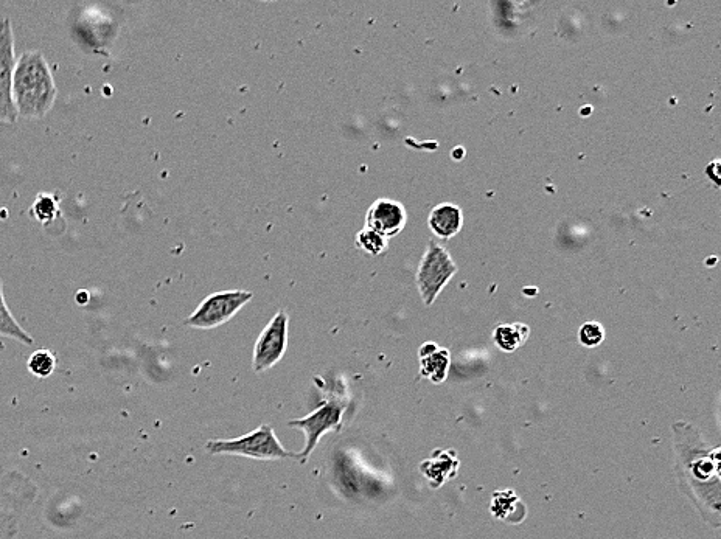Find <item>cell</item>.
I'll use <instances>...</instances> for the list:
<instances>
[{"mask_svg":"<svg viewBox=\"0 0 721 539\" xmlns=\"http://www.w3.org/2000/svg\"><path fill=\"white\" fill-rule=\"evenodd\" d=\"M406 223H408V213L405 206L394 199H377L367 210V229L380 233L386 240L397 237L398 233L403 232Z\"/></svg>","mask_w":721,"mask_h":539,"instance_id":"cell-10","label":"cell"},{"mask_svg":"<svg viewBox=\"0 0 721 539\" xmlns=\"http://www.w3.org/2000/svg\"><path fill=\"white\" fill-rule=\"evenodd\" d=\"M288 325H290L288 313L280 310L260 333L255 342L254 358H252L255 373L266 372L282 361L288 348Z\"/></svg>","mask_w":721,"mask_h":539,"instance_id":"cell-8","label":"cell"},{"mask_svg":"<svg viewBox=\"0 0 721 539\" xmlns=\"http://www.w3.org/2000/svg\"><path fill=\"white\" fill-rule=\"evenodd\" d=\"M529 338V327L524 324L501 325L493 333L495 344L502 352L512 353L518 350L521 345L526 344Z\"/></svg>","mask_w":721,"mask_h":539,"instance_id":"cell-14","label":"cell"},{"mask_svg":"<svg viewBox=\"0 0 721 539\" xmlns=\"http://www.w3.org/2000/svg\"><path fill=\"white\" fill-rule=\"evenodd\" d=\"M56 84L46 56L28 50L16 60L13 72V101L18 117L38 120L52 111Z\"/></svg>","mask_w":721,"mask_h":539,"instance_id":"cell-2","label":"cell"},{"mask_svg":"<svg viewBox=\"0 0 721 539\" xmlns=\"http://www.w3.org/2000/svg\"><path fill=\"white\" fill-rule=\"evenodd\" d=\"M254 294L249 291H221V293L210 294L203 303L193 311L192 316L187 317L185 324L198 330H212L227 324L232 317L237 316L238 311L251 302Z\"/></svg>","mask_w":721,"mask_h":539,"instance_id":"cell-6","label":"cell"},{"mask_svg":"<svg viewBox=\"0 0 721 539\" xmlns=\"http://www.w3.org/2000/svg\"><path fill=\"white\" fill-rule=\"evenodd\" d=\"M356 247L366 252V254L377 257V255L384 254L387 251L389 244H387L386 238L381 237L380 233L373 232V230L366 227L356 235Z\"/></svg>","mask_w":721,"mask_h":539,"instance_id":"cell-17","label":"cell"},{"mask_svg":"<svg viewBox=\"0 0 721 539\" xmlns=\"http://www.w3.org/2000/svg\"><path fill=\"white\" fill-rule=\"evenodd\" d=\"M14 66L13 25L10 18H0V123L8 125H16L19 119L13 101Z\"/></svg>","mask_w":721,"mask_h":539,"instance_id":"cell-9","label":"cell"},{"mask_svg":"<svg viewBox=\"0 0 721 539\" xmlns=\"http://www.w3.org/2000/svg\"><path fill=\"white\" fill-rule=\"evenodd\" d=\"M420 364H422L423 376L434 383H442L450 369V353L446 348H440L434 342H428L420 348Z\"/></svg>","mask_w":721,"mask_h":539,"instance_id":"cell-12","label":"cell"},{"mask_svg":"<svg viewBox=\"0 0 721 539\" xmlns=\"http://www.w3.org/2000/svg\"><path fill=\"white\" fill-rule=\"evenodd\" d=\"M605 339V330L599 322H586L580 327L579 341L583 347L594 348L599 347Z\"/></svg>","mask_w":721,"mask_h":539,"instance_id":"cell-18","label":"cell"},{"mask_svg":"<svg viewBox=\"0 0 721 539\" xmlns=\"http://www.w3.org/2000/svg\"><path fill=\"white\" fill-rule=\"evenodd\" d=\"M0 338L14 339V341L21 342L24 345L35 344L32 334L25 331L19 325L18 320L14 319L13 314H11L10 308L5 302L2 280H0Z\"/></svg>","mask_w":721,"mask_h":539,"instance_id":"cell-13","label":"cell"},{"mask_svg":"<svg viewBox=\"0 0 721 539\" xmlns=\"http://www.w3.org/2000/svg\"><path fill=\"white\" fill-rule=\"evenodd\" d=\"M30 215L41 226L53 223L56 218L61 216L60 199L50 193H39L33 206L30 207Z\"/></svg>","mask_w":721,"mask_h":539,"instance_id":"cell-15","label":"cell"},{"mask_svg":"<svg viewBox=\"0 0 721 539\" xmlns=\"http://www.w3.org/2000/svg\"><path fill=\"white\" fill-rule=\"evenodd\" d=\"M428 224L429 229L436 237L450 240L462 230L464 213H462L460 207L454 206L450 202H443V204H439V206L431 210Z\"/></svg>","mask_w":721,"mask_h":539,"instance_id":"cell-11","label":"cell"},{"mask_svg":"<svg viewBox=\"0 0 721 539\" xmlns=\"http://www.w3.org/2000/svg\"><path fill=\"white\" fill-rule=\"evenodd\" d=\"M207 451L212 454H229V456L249 457L255 460L297 459L296 454L283 448L276 432L269 425L260 426L240 439L212 440L207 443Z\"/></svg>","mask_w":721,"mask_h":539,"instance_id":"cell-4","label":"cell"},{"mask_svg":"<svg viewBox=\"0 0 721 539\" xmlns=\"http://www.w3.org/2000/svg\"><path fill=\"white\" fill-rule=\"evenodd\" d=\"M56 366H58V359H56L55 353L50 352L47 348H39L36 352H33L28 358L27 369L28 372L32 373L36 378H49L55 373Z\"/></svg>","mask_w":721,"mask_h":539,"instance_id":"cell-16","label":"cell"},{"mask_svg":"<svg viewBox=\"0 0 721 539\" xmlns=\"http://www.w3.org/2000/svg\"><path fill=\"white\" fill-rule=\"evenodd\" d=\"M345 403L339 398H330V400L322 403L317 407L316 411L311 412L307 417L299 418L288 423L291 428L300 429L305 432L307 443L302 454L297 456V460L305 463L308 457L313 454L317 443L322 439V435L330 431H336L341 428L342 415H344Z\"/></svg>","mask_w":721,"mask_h":539,"instance_id":"cell-7","label":"cell"},{"mask_svg":"<svg viewBox=\"0 0 721 539\" xmlns=\"http://www.w3.org/2000/svg\"><path fill=\"white\" fill-rule=\"evenodd\" d=\"M89 293H86V291H80V293L77 294V302L80 303V305H86V303L89 302Z\"/></svg>","mask_w":721,"mask_h":539,"instance_id":"cell-19","label":"cell"},{"mask_svg":"<svg viewBox=\"0 0 721 539\" xmlns=\"http://www.w3.org/2000/svg\"><path fill=\"white\" fill-rule=\"evenodd\" d=\"M38 494V485L27 474L0 466V539H16Z\"/></svg>","mask_w":721,"mask_h":539,"instance_id":"cell-3","label":"cell"},{"mask_svg":"<svg viewBox=\"0 0 721 539\" xmlns=\"http://www.w3.org/2000/svg\"><path fill=\"white\" fill-rule=\"evenodd\" d=\"M676 476L684 496L709 526L720 527V446L704 442L700 432L684 421L673 425Z\"/></svg>","mask_w":721,"mask_h":539,"instance_id":"cell-1","label":"cell"},{"mask_svg":"<svg viewBox=\"0 0 721 539\" xmlns=\"http://www.w3.org/2000/svg\"><path fill=\"white\" fill-rule=\"evenodd\" d=\"M456 272L457 266L450 252L436 241H429L417 271L418 293L425 305L431 307L432 303L436 302Z\"/></svg>","mask_w":721,"mask_h":539,"instance_id":"cell-5","label":"cell"}]
</instances>
